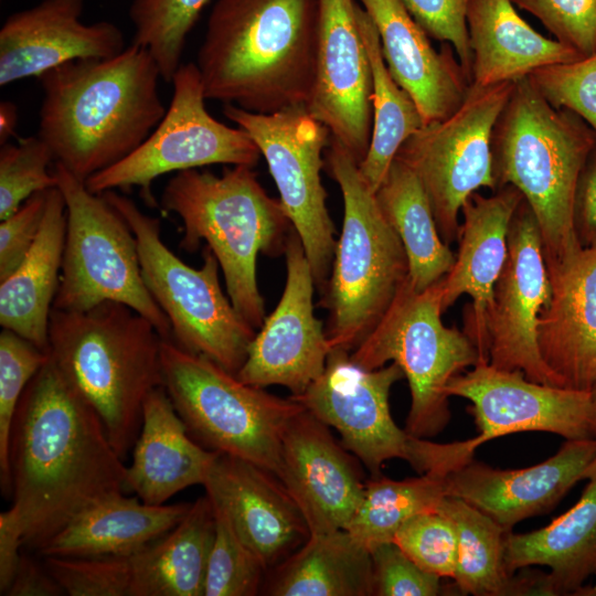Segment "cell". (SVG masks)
Masks as SVG:
<instances>
[{
    "instance_id": "obj_27",
    "label": "cell",
    "mask_w": 596,
    "mask_h": 596,
    "mask_svg": "<svg viewBox=\"0 0 596 596\" xmlns=\"http://www.w3.org/2000/svg\"><path fill=\"white\" fill-rule=\"evenodd\" d=\"M127 466V490L161 505L179 491L204 485L217 451L195 443L162 386L142 406L141 427Z\"/></svg>"
},
{
    "instance_id": "obj_49",
    "label": "cell",
    "mask_w": 596,
    "mask_h": 596,
    "mask_svg": "<svg viewBox=\"0 0 596 596\" xmlns=\"http://www.w3.org/2000/svg\"><path fill=\"white\" fill-rule=\"evenodd\" d=\"M575 228L582 245L596 243V147L578 178L574 203Z\"/></svg>"
},
{
    "instance_id": "obj_13",
    "label": "cell",
    "mask_w": 596,
    "mask_h": 596,
    "mask_svg": "<svg viewBox=\"0 0 596 596\" xmlns=\"http://www.w3.org/2000/svg\"><path fill=\"white\" fill-rule=\"evenodd\" d=\"M223 115L251 136L265 158L283 209L302 243L315 283L324 291L337 245L320 178L322 152L331 136L329 129L306 106L259 114L224 104Z\"/></svg>"
},
{
    "instance_id": "obj_24",
    "label": "cell",
    "mask_w": 596,
    "mask_h": 596,
    "mask_svg": "<svg viewBox=\"0 0 596 596\" xmlns=\"http://www.w3.org/2000/svg\"><path fill=\"white\" fill-rule=\"evenodd\" d=\"M203 487L267 568L309 536L299 508L278 478L255 464L219 453Z\"/></svg>"
},
{
    "instance_id": "obj_34",
    "label": "cell",
    "mask_w": 596,
    "mask_h": 596,
    "mask_svg": "<svg viewBox=\"0 0 596 596\" xmlns=\"http://www.w3.org/2000/svg\"><path fill=\"white\" fill-rule=\"evenodd\" d=\"M375 198L404 246L414 289L422 291L440 280L453 267L455 254L439 235L428 196L414 171L395 158Z\"/></svg>"
},
{
    "instance_id": "obj_30",
    "label": "cell",
    "mask_w": 596,
    "mask_h": 596,
    "mask_svg": "<svg viewBox=\"0 0 596 596\" xmlns=\"http://www.w3.org/2000/svg\"><path fill=\"white\" fill-rule=\"evenodd\" d=\"M191 503L153 505L115 496L89 507L36 553L56 557L132 555L171 531Z\"/></svg>"
},
{
    "instance_id": "obj_1",
    "label": "cell",
    "mask_w": 596,
    "mask_h": 596,
    "mask_svg": "<svg viewBox=\"0 0 596 596\" xmlns=\"http://www.w3.org/2000/svg\"><path fill=\"white\" fill-rule=\"evenodd\" d=\"M94 408L49 356L24 390L10 438L12 508L39 551L89 507L127 490V466Z\"/></svg>"
},
{
    "instance_id": "obj_35",
    "label": "cell",
    "mask_w": 596,
    "mask_h": 596,
    "mask_svg": "<svg viewBox=\"0 0 596 596\" xmlns=\"http://www.w3.org/2000/svg\"><path fill=\"white\" fill-rule=\"evenodd\" d=\"M437 510L455 524L457 565L453 579L457 592L475 596L536 594V578H520L505 564L507 531L466 501L445 497Z\"/></svg>"
},
{
    "instance_id": "obj_28",
    "label": "cell",
    "mask_w": 596,
    "mask_h": 596,
    "mask_svg": "<svg viewBox=\"0 0 596 596\" xmlns=\"http://www.w3.org/2000/svg\"><path fill=\"white\" fill-rule=\"evenodd\" d=\"M471 83L517 82L539 67L582 56L545 38L523 20L511 0H470L467 14Z\"/></svg>"
},
{
    "instance_id": "obj_20",
    "label": "cell",
    "mask_w": 596,
    "mask_h": 596,
    "mask_svg": "<svg viewBox=\"0 0 596 596\" xmlns=\"http://www.w3.org/2000/svg\"><path fill=\"white\" fill-rule=\"evenodd\" d=\"M329 427L304 409L288 424L276 477L299 508L309 535L345 529L365 481Z\"/></svg>"
},
{
    "instance_id": "obj_26",
    "label": "cell",
    "mask_w": 596,
    "mask_h": 596,
    "mask_svg": "<svg viewBox=\"0 0 596 596\" xmlns=\"http://www.w3.org/2000/svg\"><path fill=\"white\" fill-rule=\"evenodd\" d=\"M551 297L538 322V344L563 387L596 383V243L547 269Z\"/></svg>"
},
{
    "instance_id": "obj_51",
    "label": "cell",
    "mask_w": 596,
    "mask_h": 596,
    "mask_svg": "<svg viewBox=\"0 0 596 596\" xmlns=\"http://www.w3.org/2000/svg\"><path fill=\"white\" fill-rule=\"evenodd\" d=\"M23 532L12 507L0 513V594L6 595L21 558Z\"/></svg>"
},
{
    "instance_id": "obj_12",
    "label": "cell",
    "mask_w": 596,
    "mask_h": 596,
    "mask_svg": "<svg viewBox=\"0 0 596 596\" xmlns=\"http://www.w3.org/2000/svg\"><path fill=\"white\" fill-rule=\"evenodd\" d=\"M513 85L471 83L464 102L450 116L424 125L395 156L419 179L447 245L458 238L459 214L466 200L481 188L497 190L491 137Z\"/></svg>"
},
{
    "instance_id": "obj_14",
    "label": "cell",
    "mask_w": 596,
    "mask_h": 596,
    "mask_svg": "<svg viewBox=\"0 0 596 596\" xmlns=\"http://www.w3.org/2000/svg\"><path fill=\"white\" fill-rule=\"evenodd\" d=\"M171 84L172 97L160 123L129 156L88 178L89 191L140 187L149 198L151 183L162 174L210 164L256 166L262 155L251 136L206 110L194 62L181 64Z\"/></svg>"
},
{
    "instance_id": "obj_8",
    "label": "cell",
    "mask_w": 596,
    "mask_h": 596,
    "mask_svg": "<svg viewBox=\"0 0 596 596\" xmlns=\"http://www.w3.org/2000/svg\"><path fill=\"white\" fill-rule=\"evenodd\" d=\"M162 387L188 430L210 450L276 476L285 430L305 408L241 381L210 359L171 340L161 343Z\"/></svg>"
},
{
    "instance_id": "obj_11",
    "label": "cell",
    "mask_w": 596,
    "mask_h": 596,
    "mask_svg": "<svg viewBox=\"0 0 596 596\" xmlns=\"http://www.w3.org/2000/svg\"><path fill=\"white\" fill-rule=\"evenodd\" d=\"M53 172L66 205V235L58 289L53 308L84 311L104 301L131 307L147 318L164 340L169 319L142 277L136 237L103 194L55 162Z\"/></svg>"
},
{
    "instance_id": "obj_43",
    "label": "cell",
    "mask_w": 596,
    "mask_h": 596,
    "mask_svg": "<svg viewBox=\"0 0 596 596\" xmlns=\"http://www.w3.org/2000/svg\"><path fill=\"white\" fill-rule=\"evenodd\" d=\"M419 567L439 577H454L458 536L454 522L439 510L408 519L393 540Z\"/></svg>"
},
{
    "instance_id": "obj_42",
    "label": "cell",
    "mask_w": 596,
    "mask_h": 596,
    "mask_svg": "<svg viewBox=\"0 0 596 596\" xmlns=\"http://www.w3.org/2000/svg\"><path fill=\"white\" fill-rule=\"evenodd\" d=\"M43 563L70 596H132L131 555L43 557Z\"/></svg>"
},
{
    "instance_id": "obj_54",
    "label": "cell",
    "mask_w": 596,
    "mask_h": 596,
    "mask_svg": "<svg viewBox=\"0 0 596 596\" xmlns=\"http://www.w3.org/2000/svg\"><path fill=\"white\" fill-rule=\"evenodd\" d=\"M596 478V458L589 464V466L583 472L582 479H595Z\"/></svg>"
},
{
    "instance_id": "obj_4",
    "label": "cell",
    "mask_w": 596,
    "mask_h": 596,
    "mask_svg": "<svg viewBox=\"0 0 596 596\" xmlns=\"http://www.w3.org/2000/svg\"><path fill=\"white\" fill-rule=\"evenodd\" d=\"M596 147V132L579 116L554 108L528 77L514 82L491 137L497 189L517 188L539 225L546 268L584 246L574 203L582 169Z\"/></svg>"
},
{
    "instance_id": "obj_39",
    "label": "cell",
    "mask_w": 596,
    "mask_h": 596,
    "mask_svg": "<svg viewBox=\"0 0 596 596\" xmlns=\"http://www.w3.org/2000/svg\"><path fill=\"white\" fill-rule=\"evenodd\" d=\"M213 508L215 533L203 596H254L267 567L238 536L225 512L214 503Z\"/></svg>"
},
{
    "instance_id": "obj_23",
    "label": "cell",
    "mask_w": 596,
    "mask_h": 596,
    "mask_svg": "<svg viewBox=\"0 0 596 596\" xmlns=\"http://www.w3.org/2000/svg\"><path fill=\"white\" fill-rule=\"evenodd\" d=\"M83 8L84 0H42L9 15L0 29V86L124 51L121 30L109 21L82 22Z\"/></svg>"
},
{
    "instance_id": "obj_48",
    "label": "cell",
    "mask_w": 596,
    "mask_h": 596,
    "mask_svg": "<svg viewBox=\"0 0 596 596\" xmlns=\"http://www.w3.org/2000/svg\"><path fill=\"white\" fill-rule=\"evenodd\" d=\"M47 191L30 196L0 224V281L11 275L33 246L40 232Z\"/></svg>"
},
{
    "instance_id": "obj_36",
    "label": "cell",
    "mask_w": 596,
    "mask_h": 596,
    "mask_svg": "<svg viewBox=\"0 0 596 596\" xmlns=\"http://www.w3.org/2000/svg\"><path fill=\"white\" fill-rule=\"evenodd\" d=\"M356 19L372 72V134L368 153L359 169L376 192L403 142L424 126L422 114L411 97L392 77L384 61L376 28L356 4Z\"/></svg>"
},
{
    "instance_id": "obj_53",
    "label": "cell",
    "mask_w": 596,
    "mask_h": 596,
    "mask_svg": "<svg viewBox=\"0 0 596 596\" xmlns=\"http://www.w3.org/2000/svg\"><path fill=\"white\" fill-rule=\"evenodd\" d=\"M574 596H596V585H583L574 594Z\"/></svg>"
},
{
    "instance_id": "obj_33",
    "label": "cell",
    "mask_w": 596,
    "mask_h": 596,
    "mask_svg": "<svg viewBox=\"0 0 596 596\" xmlns=\"http://www.w3.org/2000/svg\"><path fill=\"white\" fill-rule=\"evenodd\" d=\"M267 594L274 596H371V553L347 530L309 535L278 566Z\"/></svg>"
},
{
    "instance_id": "obj_31",
    "label": "cell",
    "mask_w": 596,
    "mask_h": 596,
    "mask_svg": "<svg viewBox=\"0 0 596 596\" xmlns=\"http://www.w3.org/2000/svg\"><path fill=\"white\" fill-rule=\"evenodd\" d=\"M66 235L60 189L47 192L38 237L15 270L0 281V324L49 352V322L58 289Z\"/></svg>"
},
{
    "instance_id": "obj_22",
    "label": "cell",
    "mask_w": 596,
    "mask_h": 596,
    "mask_svg": "<svg viewBox=\"0 0 596 596\" xmlns=\"http://www.w3.org/2000/svg\"><path fill=\"white\" fill-rule=\"evenodd\" d=\"M595 458L596 438L566 439L555 455L526 468L498 469L471 459L445 476L446 492L511 532L554 509Z\"/></svg>"
},
{
    "instance_id": "obj_16",
    "label": "cell",
    "mask_w": 596,
    "mask_h": 596,
    "mask_svg": "<svg viewBox=\"0 0 596 596\" xmlns=\"http://www.w3.org/2000/svg\"><path fill=\"white\" fill-rule=\"evenodd\" d=\"M550 297L539 225L523 199L510 223L508 256L494 287L488 320L489 363L522 371L533 382L563 387L538 344L539 318Z\"/></svg>"
},
{
    "instance_id": "obj_18",
    "label": "cell",
    "mask_w": 596,
    "mask_h": 596,
    "mask_svg": "<svg viewBox=\"0 0 596 596\" xmlns=\"http://www.w3.org/2000/svg\"><path fill=\"white\" fill-rule=\"evenodd\" d=\"M286 255V284L274 311L252 340L236 376L246 384L304 393L324 371L331 347L313 311L315 278L295 228Z\"/></svg>"
},
{
    "instance_id": "obj_3",
    "label": "cell",
    "mask_w": 596,
    "mask_h": 596,
    "mask_svg": "<svg viewBox=\"0 0 596 596\" xmlns=\"http://www.w3.org/2000/svg\"><path fill=\"white\" fill-rule=\"evenodd\" d=\"M317 42L318 0H217L194 62L204 95L259 114L307 107Z\"/></svg>"
},
{
    "instance_id": "obj_5",
    "label": "cell",
    "mask_w": 596,
    "mask_h": 596,
    "mask_svg": "<svg viewBox=\"0 0 596 596\" xmlns=\"http://www.w3.org/2000/svg\"><path fill=\"white\" fill-rule=\"evenodd\" d=\"M162 340L147 318L117 301L50 315L49 354L98 414L123 460L138 437L146 397L162 386Z\"/></svg>"
},
{
    "instance_id": "obj_47",
    "label": "cell",
    "mask_w": 596,
    "mask_h": 596,
    "mask_svg": "<svg viewBox=\"0 0 596 596\" xmlns=\"http://www.w3.org/2000/svg\"><path fill=\"white\" fill-rule=\"evenodd\" d=\"M407 10L426 34L449 43L471 82L472 55L467 29V8L470 0H403Z\"/></svg>"
},
{
    "instance_id": "obj_19",
    "label": "cell",
    "mask_w": 596,
    "mask_h": 596,
    "mask_svg": "<svg viewBox=\"0 0 596 596\" xmlns=\"http://www.w3.org/2000/svg\"><path fill=\"white\" fill-rule=\"evenodd\" d=\"M354 0H318L317 74L307 109L358 163L372 134V72Z\"/></svg>"
},
{
    "instance_id": "obj_50",
    "label": "cell",
    "mask_w": 596,
    "mask_h": 596,
    "mask_svg": "<svg viewBox=\"0 0 596 596\" xmlns=\"http://www.w3.org/2000/svg\"><path fill=\"white\" fill-rule=\"evenodd\" d=\"M64 590L44 563L22 554L6 596H60Z\"/></svg>"
},
{
    "instance_id": "obj_41",
    "label": "cell",
    "mask_w": 596,
    "mask_h": 596,
    "mask_svg": "<svg viewBox=\"0 0 596 596\" xmlns=\"http://www.w3.org/2000/svg\"><path fill=\"white\" fill-rule=\"evenodd\" d=\"M54 160L39 136L20 139L0 148V220L14 213L30 196L57 187L49 166Z\"/></svg>"
},
{
    "instance_id": "obj_52",
    "label": "cell",
    "mask_w": 596,
    "mask_h": 596,
    "mask_svg": "<svg viewBox=\"0 0 596 596\" xmlns=\"http://www.w3.org/2000/svg\"><path fill=\"white\" fill-rule=\"evenodd\" d=\"M18 125V108L10 100L0 103V145H4L15 135Z\"/></svg>"
},
{
    "instance_id": "obj_15",
    "label": "cell",
    "mask_w": 596,
    "mask_h": 596,
    "mask_svg": "<svg viewBox=\"0 0 596 596\" xmlns=\"http://www.w3.org/2000/svg\"><path fill=\"white\" fill-rule=\"evenodd\" d=\"M402 377L394 362L366 370L351 360L350 351L333 348L323 373L290 397L333 427L347 450L379 476L385 461L408 458L411 435L395 424L389 403L391 387Z\"/></svg>"
},
{
    "instance_id": "obj_21",
    "label": "cell",
    "mask_w": 596,
    "mask_h": 596,
    "mask_svg": "<svg viewBox=\"0 0 596 596\" xmlns=\"http://www.w3.org/2000/svg\"><path fill=\"white\" fill-rule=\"evenodd\" d=\"M522 200L512 185L498 188L491 195L472 193L461 207L455 263L441 278L443 311L464 294L472 300L465 309L464 332L473 343L479 363L489 362L488 320L494 287L508 256L510 223Z\"/></svg>"
},
{
    "instance_id": "obj_38",
    "label": "cell",
    "mask_w": 596,
    "mask_h": 596,
    "mask_svg": "<svg viewBox=\"0 0 596 596\" xmlns=\"http://www.w3.org/2000/svg\"><path fill=\"white\" fill-rule=\"evenodd\" d=\"M210 0H134L132 44L149 51L161 78L171 83L181 66L187 38Z\"/></svg>"
},
{
    "instance_id": "obj_29",
    "label": "cell",
    "mask_w": 596,
    "mask_h": 596,
    "mask_svg": "<svg viewBox=\"0 0 596 596\" xmlns=\"http://www.w3.org/2000/svg\"><path fill=\"white\" fill-rule=\"evenodd\" d=\"M505 564L512 574L532 565L549 567V574L539 577V595H573L596 575V478L570 510L546 526L508 532Z\"/></svg>"
},
{
    "instance_id": "obj_32",
    "label": "cell",
    "mask_w": 596,
    "mask_h": 596,
    "mask_svg": "<svg viewBox=\"0 0 596 596\" xmlns=\"http://www.w3.org/2000/svg\"><path fill=\"white\" fill-rule=\"evenodd\" d=\"M214 533V508L205 493L171 531L131 555L132 596H203Z\"/></svg>"
},
{
    "instance_id": "obj_25",
    "label": "cell",
    "mask_w": 596,
    "mask_h": 596,
    "mask_svg": "<svg viewBox=\"0 0 596 596\" xmlns=\"http://www.w3.org/2000/svg\"><path fill=\"white\" fill-rule=\"evenodd\" d=\"M373 21L386 66L416 103L424 125L450 116L471 84L455 50L437 51L403 0H359Z\"/></svg>"
},
{
    "instance_id": "obj_17",
    "label": "cell",
    "mask_w": 596,
    "mask_h": 596,
    "mask_svg": "<svg viewBox=\"0 0 596 596\" xmlns=\"http://www.w3.org/2000/svg\"><path fill=\"white\" fill-rule=\"evenodd\" d=\"M448 396L471 402L480 443L545 432L566 439L596 438V404L590 392L533 382L522 371L478 363L455 376Z\"/></svg>"
},
{
    "instance_id": "obj_40",
    "label": "cell",
    "mask_w": 596,
    "mask_h": 596,
    "mask_svg": "<svg viewBox=\"0 0 596 596\" xmlns=\"http://www.w3.org/2000/svg\"><path fill=\"white\" fill-rule=\"evenodd\" d=\"M50 354L18 333H0V485L2 494L11 497L10 438L15 412L30 381L45 364Z\"/></svg>"
},
{
    "instance_id": "obj_37",
    "label": "cell",
    "mask_w": 596,
    "mask_h": 596,
    "mask_svg": "<svg viewBox=\"0 0 596 596\" xmlns=\"http://www.w3.org/2000/svg\"><path fill=\"white\" fill-rule=\"evenodd\" d=\"M445 497V476L439 473L425 472L403 480L373 476L365 481L363 498L344 530L370 551L393 541L412 517L436 510Z\"/></svg>"
},
{
    "instance_id": "obj_2",
    "label": "cell",
    "mask_w": 596,
    "mask_h": 596,
    "mask_svg": "<svg viewBox=\"0 0 596 596\" xmlns=\"http://www.w3.org/2000/svg\"><path fill=\"white\" fill-rule=\"evenodd\" d=\"M160 70L130 44L106 58L70 61L41 74L38 136L82 181L135 151L164 116Z\"/></svg>"
},
{
    "instance_id": "obj_44",
    "label": "cell",
    "mask_w": 596,
    "mask_h": 596,
    "mask_svg": "<svg viewBox=\"0 0 596 596\" xmlns=\"http://www.w3.org/2000/svg\"><path fill=\"white\" fill-rule=\"evenodd\" d=\"M528 78L550 105L573 111L596 132V54L539 67Z\"/></svg>"
},
{
    "instance_id": "obj_6",
    "label": "cell",
    "mask_w": 596,
    "mask_h": 596,
    "mask_svg": "<svg viewBox=\"0 0 596 596\" xmlns=\"http://www.w3.org/2000/svg\"><path fill=\"white\" fill-rule=\"evenodd\" d=\"M160 203L183 223L180 247L194 252L202 241L206 243L234 308L259 329L266 316L257 285V255L285 254L294 228L280 201L267 194L253 167L238 164L221 175L198 169L177 172L163 188Z\"/></svg>"
},
{
    "instance_id": "obj_45",
    "label": "cell",
    "mask_w": 596,
    "mask_h": 596,
    "mask_svg": "<svg viewBox=\"0 0 596 596\" xmlns=\"http://www.w3.org/2000/svg\"><path fill=\"white\" fill-rule=\"evenodd\" d=\"M582 57L596 54V0H511Z\"/></svg>"
},
{
    "instance_id": "obj_46",
    "label": "cell",
    "mask_w": 596,
    "mask_h": 596,
    "mask_svg": "<svg viewBox=\"0 0 596 596\" xmlns=\"http://www.w3.org/2000/svg\"><path fill=\"white\" fill-rule=\"evenodd\" d=\"M374 595L436 596L441 594L440 578L419 567L394 542H383L370 549Z\"/></svg>"
},
{
    "instance_id": "obj_7",
    "label": "cell",
    "mask_w": 596,
    "mask_h": 596,
    "mask_svg": "<svg viewBox=\"0 0 596 596\" xmlns=\"http://www.w3.org/2000/svg\"><path fill=\"white\" fill-rule=\"evenodd\" d=\"M328 146L326 163L341 190L344 213L324 290L326 332L331 349L351 352L373 330L408 277V260L359 163L333 137Z\"/></svg>"
},
{
    "instance_id": "obj_10",
    "label": "cell",
    "mask_w": 596,
    "mask_h": 596,
    "mask_svg": "<svg viewBox=\"0 0 596 596\" xmlns=\"http://www.w3.org/2000/svg\"><path fill=\"white\" fill-rule=\"evenodd\" d=\"M102 194L136 237L143 281L169 319L171 341L236 375L256 332L223 292L212 251L205 246L202 267H190L161 240L159 219L116 191Z\"/></svg>"
},
{
    "instance_id": "obj_9",
    "label": "cell",
    "mask_w": 596,
    "mask_h": 596,
    "mask_svg": "<svg viewBox=\"0 0 596 596\" xmlns=\"http://www.w3.org/2000/svg\"><path fill=\"white\" fill-rule=\"evenodd\" d=\"M441 279L422 291L407 277L369 336L350 352L366 370L392 361L406 377L411 407L405 430L418 438L438 435L449 423V382L478 364L479 355L464 331L441 321Z\"/></svg>"
},
{
    "instance_id": "obj_55",
    "label": "cell",
    "mask_w": 596,
    "mask_h": 596,
    "mask_svg": "<svg viewBox=\"0 0 596 596\" xmlns=\"http://www.w3.org/2000/svg\"><path fill=\"white\" fill-rule=\"evenodd\" d=\"M590 394H592L594 403L596 404V383L593 386V389L590 390Z\"/></svg>"
}]
</instances>
